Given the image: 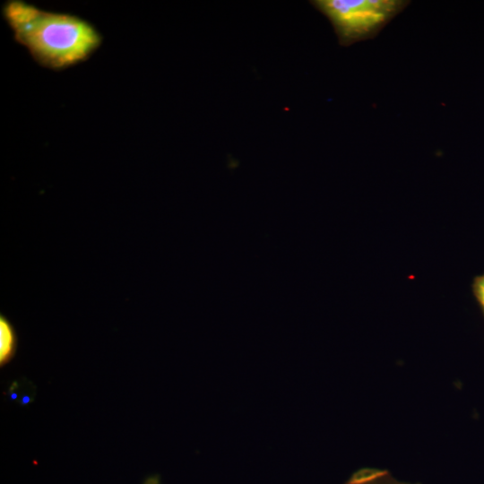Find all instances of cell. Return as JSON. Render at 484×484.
Here are the masks:
<instances>
[{
  "label": "cell",
  "mask_w": 484,
  "mask_h": 484,
  "mask_svg": "<svg viewBox=\"0 0 484 484\" xmlns=\"http://www.w3.org/2000/svg\"><path fill=\"white\" fill-rule=\"evenodd\" d=\"M3 16L16 42L41 66L63 70L89 59L100 47L102 36L86 20L49 12L22 0H9Z\"/></svg>",
  "instance_id": "6da1fadb"
},
{
  "label": "cell",
  "mask_w": 484,
  "mask_h": 484,
  "mask_svg": "<svg viewBox=\"0 0 484 484\" xmlns=\"http://www.w3.org/2000/svg\"><path fill=\"white\" fill-rule=\"evenodd\" d=\"M410 3L407 0L310 1L329 20L342 47L374 39Z\"/></svg>",
  "instance_id": "7a4b0ae2"
},
{
  "label": "cell",
  "mask_w": 484,
  "mask_h": 484,
  "mask_svg": "<svg viewBox=\"0 0 484 484\" xmlns=\"http://www.w3.org/2000/svg\"><path fill=\"white\" fill-rule=\"evenodd\" d=\"M18 338L14 327L10 321L1 315L0 316V365L8 363L14 356Z\"/></svg>",
  "instance_id": "3957f363"
},
{
  "label": "cell",
  "mask_w": 484,
  "mask_h": 484,
  "mask_svg": "<svg viewBox=\"0 0 484 484\" xmlns=\"http://www.w3.org/2000/svg\"><path fill=\"white\" fill-rule=\"evenodd\" d=\"M473 296L484 314V274L476 276L471 284Z\"/></svg>",
  "instance_id": "277c9868"
},
{
  "label": "cell",
  "mask_w": 484,
  "mask_h": 484,
  "mask_svg": "<svg viewBox=\"0 0 484 484\" xmlns=\"http://www.w3.org/2000/svg\"><path fill=\"white\" fill-rule=\"evenodd\" d=\"M347 484H370V480L369 478L359 474L351 479Z\"/></svg>",
  "instance_id": "5b68a950"
},
{
  "label": "cell",
  "mask_w": 484,
  "mask_h": 484,
  "mask_svg": "<svg viewBox=\"0 0 484 484\" xmlns=\"http://www.w3.org/2000/svg\"><path fill=\"white\" fill-rule=\"evenodd\" d=\"M143 484H156L155 478H148Z\"/></svg>",
  "instance_id": "8992f818"
}]
</instances>
